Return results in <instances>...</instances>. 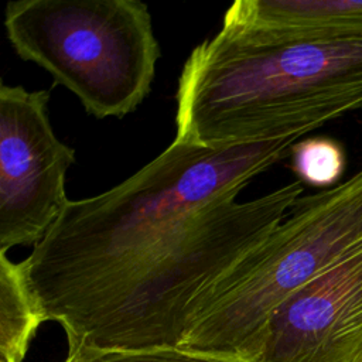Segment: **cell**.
Returning a JSON list of instances; mask_svg holds the SVG:
<instances>
[{
    "label": "cell",
    "mask_w": 362,
    "mask_h": 362,
    "mask_svg": "<svg viewBox=\"0 0 362 362\" xmlns=\"http://www.w3.org/2000/svg\"><path fill=\"white\" fill-rule=\"evenodd\" d=\"M362 245V170L300 197L286 218L191 304L180 348L257 362L273 313Z\"/></svg>",
    "instance_id": "4"
},
{
    "label": "cell",
    "mask_w": 362,
    "mask_h": 362,
    "mask_svg": "<svg viewBox=\"0 0 362 362\" xmlns=\"http://www.w3.org/2000/svg\"><path fill=\"white\" fill-rule=\"evenodd\" d=\"M4 28L21 59L49 72L98 119H122L150 93L161 52L140 0L8 1Z\"/></svg>",
    "instance_id": "5"
},
{
    "label": "cell",
    "mask_w": 362,
    "mask_h": 362,
    "mask_svg": "<svg viewBox=\"0 0 362 362\" xmlns=\"http://www.w3.org/2000/svg\"><path fill=\"white\" fill-rule=\"evenodd\" d=\"M294 181L247 202L222 198L132 266L64 331L69 348L139 351L180 346L192 301L286 218Z\"/></svg>",
    "instance_id": "3"
},
{
    "label": "cell",
    "mask_w": 362,
    "mask_h": 362,
    "mask_svg": "<svg viewBox=\"0 0 362 362\" xmlns=\"http://www.w3.org/2000/svg\"><path fill=\"white\" fill-rule=\"evenodd\" d=\"M362 109V37L276 40L219 30L187 58L175 141L218 147L300 139Z\"/></svg>",
    "instance_id": "2"
},
{
    "label": "cell",
    "mask_w": 362,
    "mask_h": 362,
    "mask_svg": "<svg viewBox=\"0 0 362 362\" xmlns=\"http://www.w3.org/2000/svg\"><path fill=\"white\" fill-rule=\"evenodd\" d=\"M221 28L276 40L362 37V0H238Z\"/></svg>",
    "instance_id": "8"
},
{
    "label": "cell",
    "mask_w": 362,
    "mask_h": 362,
    "mask_svg": "<svg viewBox=\"0 0 362 362\" xmlns=\"http://www.w3.org/2000/svg\"><path fill=\"white\" fill-rule=\"evenodd\" d=\"M297 139L205 147L173 141L119 185L66 204L23 262L44 321L71 325L132 266L208 205L240 191Z\"/></svg>",
    "instance_id": "1"
},
{
    "label": "cell",
    "mask_w": 362,
    "mask_h": 362,
    "mask_svg": "<svg viewBox=\"0 0 362 362\" xmlns=\"http://www.w3.org/2000/svg\"><path fill=\"white\" fill-rule=\"evenodd\" d=\"M49 90L0 86V253L41 242L66 204L75 150L54 133Z\"/></svg>",
    "instance_id": "6"
},
{
    "label": "cell",
    "mask_w": 362,
    "mask_h": 362,
    "mask_svg": "<svg viewBox=\"0 0 362 362\" xmlns=\"http://www.w3.org/2000/svg\"><path fill=\"white\" fill-rule=\"evenodd\" d=\"M44 317L27 286L23 262L0 253V362H23Z\"/></svg>",
    "instance_id": "9"
},
{
    "label": "cell",
    "mask_w": 362,
    "mask_h": 362,
    "mask_svg": "<svg viewBox=\"0 0 362 362\" xmlns=\"http://www.w3.org/2000/svg\"><path fill=\"white\" fill-rule=\"evenodd\" d=\"M64 362H249L236 358L214 356L185 351L180 346L139 351H100L88 346H72Z\"/></svg>",
    "instance_id": "11"
},
{
    "label": "cell",
    "mask_w": 362,
    "mask_h": 362,
    "mask_svg": "<svg viewBox=\"0 0 362 362\" xmlns=\"http://www.w3.org/2000/svg\"><path fill=\"white\" fill-rule=\"evenodd\" d=\"M257 362H362V245L273 313Z\"/></svg>",
    "instance_id": "7"
},
{
    "label": "cell",
    "mask_w": 362,
    "mask_h": 362,
    "mask_svg": "<svg viewBox=\"0 0 362 362\" xmlns=\"http://www.w3.org/2000/svg\"><path fill=\"white\" fill-rule=\"evenodd\" d=\"M291 168L300 182L313 187L339 184L345 170V153L341 144L328 137H308L293 144Z\"/></svg>",
    "instance_id": "10"
}]
</instances>
